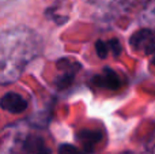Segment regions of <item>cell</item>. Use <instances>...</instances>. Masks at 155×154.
<instances>
[{"label": "cell", "mask_w": 155, "mask_h": 154, "mask_svg": "<svg viewBox=\"0 0 155 154\" xmlns=\"http://www.w3.org/2000/svg\"><path fill=\"white\" fill-rule=\"evenodd\" d=\"M78 142L82 145L83 150L86 153H93L97 147L99 146V143L102 142L104 134L99 130H93V128H84L80 130L76 135Z\"/></svg>", "instance_id": "obj_7"}, {"label": "cell", "mask_w": 155, "mask_h": 154, "mask_svg": "<svg viewBox=\"0 0 155 154\" xmlns=\"http://www.w3.org/2000/svg\"><path fill=\"white\" fill-rule=\"evenodd\" d=\"M79 68H80V65L78 64L75 60H71V59L60 60L59 62L60 75L56 79V85L59 86V89H65V87H68L72 83Z\"/></svg>", "instance_id": "obj_5"}, {"label": "cell", "mask_w": 155, "mask_h": 154, "mask_svg": "<svg viewBox=\"0 0 155 154\" xmlns=\"http://www.w3.org/2000/svg\"><path fill=\"white\" fill-rule=\"evenodd\" d=\"M150 150H151V153H153V154H155V134H154L153 139H151V143H150Z\"/></svg>", "instance_id": "obj_13"}, {"label": "cell", "mask_w": 155, "mask_h": 154, "mask_svg": "<svg viewBox=\"0 0 155 154\" xmlns=\"http://www.w3.org/2000/svg\"><path fill=\"white\" fill-rule=\"evenodd\" d=\"M150 70L155 75V56H153V59H151V62H150Z\"/></svg>", "instance_id": "obj_12"}, {"label": "cell", "mask_w": 155, "mask_h": 154, "mask_svg": "<svg viewBox=\"0 0 155 154\" xmlns=\"http://www.w3.org/2000/svg\"><path fill=\"white\" fill-rule=\"evenodd\" d=\"M95 52L101 59H105V57L109 55L110 52V45H109V41H97L95 42Z\"/></svg>", "instance_id": "obj_10"}, {"label": "cell", "mask_w": 155, "mask_h": 154, "mask_svg": "<svg viewBox=\"0 0 155 154\" xmlns=\"http://www.w3.org/2000/svg\"><path fill=\"white\" fill-rule=\"evenodd\" d=\"M57 154H86L84 150L79 149V147L74 146V145H70V143H64L59 147V152Z\"/></svg>", "instance_id": "obj_11"}, {"label": "cell", "mask_w": 155, "mask_h": 154, "mask_svg": "<svg viewBox=\"0 0 155 154\" xmlns=\"http://www.w3.org/2000/svg\"><path fill=\"white\" fill-rule=\"evenodd\" d=\"M93 85L104 90H118L123 86V79L114 70L106 67L93 78Z\"/></svg>", "instance_id": "obj_4"}, {"label": "cell", "mask_w": 155, "mask_h": 154, "mask_svg": "<svg viewBox=\"0 0 155 154\" xmlns=\"http://www.w3.org/2000/svg\"><path fill=\"white\" fill-rule=\"evenodd\" d=\"M129 45L135 53L140 56H154L155 55V32L148 27H140L132 33Z\"/></svg>", "instance_id": "obj_2"}, {"label": "cell", "mask_w": 155, "mask_h": 154, "mask_svg": "<svg viewBox=\"0 0 155 154\" xmlns=\"http://www.w3.org/2000/svg\"><path fill=\"white\" fill-rule=\"evenodd\" d=\"M140 23L155 32V0H148L140 11Z\"/></svg>", "instance_id": "obj_9"}, {"label": "cell", "mask_w": 155, "mask_h": 154, "mask_svg": "<svg viewBox=\"0 0 155 154\" xmlns=\"http://www.w3.org/2000/svg\"><path fill=\"white\" fill-rule=\"evenodd\" d=\"M42 51V40L27 26L0 32V85L16 82Z\"/></svg>", "instance_id": "obj_1"}, {"label": "cell", "mask_w": 155, "mask_h": 154, "mask_svg": "<svg viewBox=\"0 0 155 154\" xmlns=\"http://www.w3.org/2000/svg\"><path fill=\"white\" fill-rule=\"evenodd\" d=\"M27 106H29L27 101L15 92H8L0 98V108L10 113H22L27 109Z\"/></svg>", "instance_id": "obj_6"}, {"label": "cell", "mask_w": 155, "mask_h": 154, "mask_svg": "<svg viewBox=\"0 0 155 154\" xmlns=\"http://www.w3.org/2000/svg\"><path fill=\"white\" fill-rule=\"evenodd\" d=\"M29 134L15 130L7 132L0 141V154H22L25 153V143Z\"/></svg>", "instance_id": "obj_3"}, {"label": "cell", "mask_w": 155, "mask_h": 154, "mask_svg": "<svg viewBox=\"0 0 155 154\" xmlns=\"http://www.w3.org/2000/svg\"><path fill=\"white\" fill-rule=\"evenodd\" d=\"M25 153L26 154H51V150L45 145L44 139L40 135L29 134L25 143Z\"/></svg>", "instance_id": "obj_8"}, {"label": "cell", "mask_w": 155, "mask_h": 154, "mask_svg": "<svg viewBox=\"0 0 155 154\" xmlns=\"http://www.w3.org/2000/svg\"><path fill=\"white\" fill-rule=\"evenodd\" d=\"M123 154H135V153H123Z\"/></svg>", "instance_id": "obj_14"}]
</instances>
